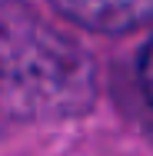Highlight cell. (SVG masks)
<instances>
[{
	"label": "cell",
	"instance_id": "cell-3",
	"mask_svg": "<svg viewBox=\"0 0 153 156\" xmlns=\"http://www.w3.org/2000/svg\"><path fill=\"white\" fill-rule=\"evenodd\" d=\"M140 87H143L147 103L153 106V37H150V43L143 47V53H140Z\"/></svg>",
	"mask_w": 153,
	"mask_h": 156
},
{
	"label": "cell",
	"instance_id": "cell-2",
	"mask_svg": "<svg viewBox=\"0 0 153 156\" xmlns=\"http://www.w3.org/2000/svg\"><path fill=\"white\" fill-rule=\"evenodd\" d=\"M53 10L93 33L120 37L153 20V0H50Z\"/></svg>",
	"mask_w": 153,
	"mask_h": 156
},
{
	"label": "cell",
	"instance_id": "cell-1",
	"mask_svg": "<svg viewBox=\"0 0 153 156\" xmlns=\"http://www.w3.org/2000/svg\"><path fill=\"white\" fill-rule=\"evenodd\" d=\"M97 103V63L20 0H0V113L10 120H73Z\"/></svg>",
	"mask_w": 153,
	"mask_h": 156
}]
</instances>
